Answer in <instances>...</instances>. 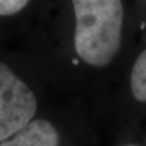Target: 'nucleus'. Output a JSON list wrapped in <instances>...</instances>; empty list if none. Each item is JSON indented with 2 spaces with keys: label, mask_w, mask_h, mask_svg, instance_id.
<instances>
[{
  "label": "nucleus",
  "mask_w": 146,
  "mask_h": 146,
  "mask_svg": "<svg viewBox=\"0 0 146 146\" xmlns=\"http://www.w3.org/2000/svg\"><path fill=\"white\" fill-rule=\"evenodd\" d=\"M76 16L75 49L92 66H106L121 44V0H72Z\"/></svg>",
  "instance_id": "obj_1"
},
{
  "label": "nucleus",
  "mask_w": 146,
  "mask_h": 146,
  "mask_svg": "<svg viewBox=\"0 0 146 146\" xmlns=\"http://www.w3.org/2000/svg\"><path fill=\"white\" fill-rule=\"evenodd\" d=\"M130 87L139 102H146V49L137 56L131 70Z\"/></svg>",
  "instance_id": "obj_4"
},
{
  "label": "nucleus",
  "mask_w": 146,
  "mask_h": 146,
  "mask_svg": "<svg viewBox=\"0 0 146 146\" xmlns=\"http://www.w3.org/2000/svg\"><path fill=\"white\" fill-rule=\"evenodd\" d=\"M60 136L56 129L44 119L33 120L0 146H58Z\"/></svg>",
  "instance_id": "obj_3"
},
{
  "label": "nucleus",
  "mask_w": 146,
  "mask_h": 146,
  "mask_svg": "<svg viewBox=\"0 0 146 146\" xmlns=\"http://www.w3.org/2000/svg\"><path fill=\"white\" fill-rule=\"evenodd\" d=\"M36 110L33 91L8 65L0 63V142L31 122Z\"/></svg>",
  "instance_id": "obj_2"
},
{
  "label": "nucleus",
  "mask_w": 146,
  "mask_h": 146,
  "mask_svg": "<svg viewBox=\"0 0 146 146\" xmlns=\"http://www.w3.org/2000/svg\"><path fill=\"white\" fill-rule=\"evenodd\" d=\"M29 0H0V16L12 15L25 8Z\"/></svg>",
  "instance_id": "obj_5"
}]
</instances>
